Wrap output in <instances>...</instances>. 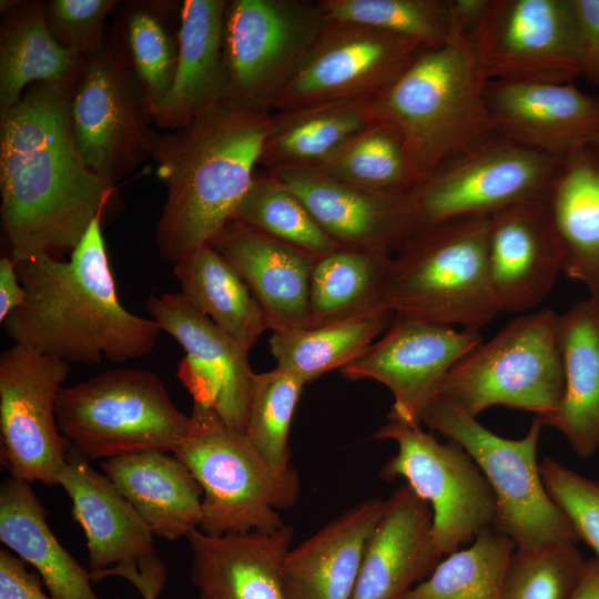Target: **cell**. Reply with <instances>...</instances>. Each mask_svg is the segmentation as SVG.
<instances>
[{
	"instance_id": "44",
	"label": "cell",
	"mask_w": 599,
	"mask_h": 599,
	"mask_svg": "<svg viewBox=\"0 0 599 599\" xmlns=\"http://www.w3.org/2000/svg\"><path fill=\"white\" fill-rule=\"evenodd\" d=\"M540 473L549 496L570 521L578 540L586 542L599 559V481L550 457L540 463Z\"/></svg>"
},
{
	"instance_id": "2",
	"label": "cell",
	"mask_w": 599,
	"mask_h": 599,
	"mask_svg": "<svg viewBox=\"0 0 599 599\" xmlns=\"http://www.w3.org/2000/svg\"><path fill=\"white\" fill-rule=\"evenodd\" d=\"M97 217L68 261L41 254L16 262L22 304L1 325L14 345L67 363H123L148 355L161 328L128 311Z\"/></svg>"
},
{
	"instance_id": "38",
	"label": "cell",
	"mask_w": 599,
	"mask_h": 599,
	"mask_svg": "<svg viewBox=\"0 0 599 599\" xmlns=\"http://www.w3.org/2000/svg\"><path fill=\"white\" fill-rule=\"evenodd\" d=\"M515 542L493 526L466 548L444 556L433 572L403 599H501Z\"/></svg>"
},
{
	"instance_id": "7",
	"label": "cell",
	"mask_w": 599,
	"mask_h": 599,
	"mask_svg": "<svg viewBox=\"0 0 599 599\" xmlns=\"http://www.w3.org/2000/svg\"><path fill=\"white\" fill-rule=\"evenodd\" d=\"M57 419L70 446L89 460L174 453L192 423L156 374L135 367L108 369L63 387Z\"/></svg>"
},
{
	"instance_id": "25",
	"label": "cell",
	"mask_w": 599,
	"mask_h": 599,
	"mask_svg": "<svg viewBox=\"0 0 599 599\" xmlns=\"http://www.w3.org/2000/svg\"><path fill=\"white\" fill-rule=\"evenodd\" d=\"M58 485L71 499L73 517L84 531L90 571L156 555L154 535L134 507L71 446Z\"/></svg>"
},
{
	"instance_id": "3",
	"label": "cell",
	"mask_w": 599,
	"mask_h": 599,
	"mask_svg": "<svg viewBox=\"0 0 599 599\" xmlns=\"http://www.w3.org/2000/svg\"><path fill=\"white\" fill-rule=\"evenodd\" d=\"M272 112L230 98L187 124L155 134L152 159L166 199L155 243L173 265L233 221L260 164Z\"/></svg>"
},
{
	"instance_id": "45",
	"label": "cell",
	"mask_w": 599,
	"mask_h": 599,
	"mask_svg": "<svg viewBox=\"0 0 599 599\" xmlns=\"http://www.w3.org/2000/svg\"><path fill=\"white\" fill-rule=\"evenodd\" d=\"M114 0H51L45 2L50 33L67 50L84 59L104 44L105 21Z\"/></svg>"
},
{
	"instance_id": "47",
	"label": "cell",
	"mask_w": 599,
	"mask_h": 599,
	"mask_svg": "<svg viewBox=\"0 0 599 599\" xmlns=\"http://www.w3.org/2000/svg\"><path fill=\"white\" fill-rule=\"evenodd\" d=\"M581 44L582 75L599 84V0H571Z\"/></svg>"
},
{
	"instance_id": "51",
	"label": "cell",
	"mask_w": 599,
	"mask_h": 599,
	"mask_svg": "<svg viewBox=\"0 0 599 599\" xmlns=\"http://www.w3.org/2000/svg\"><path fill=\"white\" fill-rule=\"evenodd\" d=\"M590 144L599 149V133L590 141Z\"/></svg>"
},
{
	"instance_id": "34",
	"label": "cell",
	"mask_w": 599,
	"mask_h": 599,
	"mask_svg": "<svg viewBox=\"0 0 599 599\" xmlns=\"http://www.w3.org/2000/svg\"><path fill=\"white\" fill-rule=\"evenodd\" d=\"M173 273L186 301L246 351L268 329L245 281L211 244L175 263Z\"/></svg>"
},
{
	"instance_id": "33",
	"label": "cell",
	"mask_w": 599,
	"mask_h": 599,
	"mask_svg": "<svg viewBox=\"0 0 599 599\" xmlns=\"http://www.w3.org/2000/svg\"><path fill=\"white\" fill-rule=\"evenodd\" d=\"M84 67V58L50 33L45 2H19L6 12L0 32V111L16 105L34 83L77 85Z\"/></svg>"
},
{
	"instance_id": "40",
	"label": "cell",
	"mask_w": 599,
	"mask_h": 599,
	"mask_svg": "<svg viewBox=\"0 0 599 599\" xmlns=\"http://www.w3.org/2000/svg\"><path fill=\"white\" fill-rule=\"evenodd\" d=\"M329 21L395 33L437 48L459 37L454 0H318Z\"/></svg>"
},
{
	"instance_id": "43",
	"label": "cell",
	"mask_w": 599,
	"mask_h": 599,
	"mask_svg": "<svg viewBox=\"0 0 599 599\" xmlns=\"http://www.w3.org/2000/svg\"><path fill=\"white\" fill-rule=\"evenodd\" d=\"M585 562L576 542L516 548L506 567L501 599H570Z\"/></svg>"
},
{
	"instance_id": "1",
	"label": "cell",
	"mask_w": 599,
	"mask_h": 599,
	"mask_svg": "<svg viewBox=\"0 0 599 599\" xmlns=\"http://www.w3.org/2000/svg\"><path fill=\"white\" fill-rule=\"evenodd\" d=\"M74 88L34 83L0 111V216L14 262L72 252L115 191L78 152Z\"/></svg>"
},
{
	"instance_id": "31",
	"label": "cell",
	"mask_w": 599,
	"mask_h": 599,
	"mask_svg": "<svg viewBox=\"0 0 599 599\" xmlns=\"http://www.w3.org/2000/svg\"><path fill=\"white\" fill-rule=\"evenodd\" d=\"M31 484L13 477L0 487V540L32 566L51 599H100L91 575L60 544Z\"/></svg>"
},
{
	"instance_id": "41",
	"label": "cell",
	"mask_w": 599,
	"mask_h": 599,
	"mask_svg": "<svg viewBox=\"0 0 599 599\" xmlns=\"http://www.w3.org/2000/svg\"><path fill=\"white\" fill-rule=\"evenodd\" d=\"M233 221L318 257L341 246L316 223L302 200L274 173H256Z\"/></svg>"
},
{
	"instance_id": "12",
	"label": "cell",
	"mask_w": 599,
	"mask_h": 599,
	"mask_svg": "<svg viewBox=\"0 0 599 599\" xmlns=\"http://www.w3.org/2000/svg\"><path fill=\"white\" fill-rule=\"evenodd\" d=\"M327 23L318 1H229L224 24L229 98L271 111Z\"/></svg>"
},
{
	"instance_id": "6",
	"label": "cell",
	"mask_w": 599,
	"mask_h": 599,
	"mask_svg": "<svg viewBox=\"0 0 599 599\" xmlns=\"http://www.w3.org/2000/svg\"><path fill=\"white\" fill-rule=\"evenodd\" d=\"M191 428L174 450L202 489L199 529L210 536L273 531L286 525L280 510L298 499L297 470L280 474L243 432L212 409L194 405Z\"/></svg>"
},
{
	"instance_id": "16",
	"label": "cell",
	"mask_w": 599,
	"mask_h": 599,
	"mask_svg": "<svg viewBox=\"0 0 599 599\" xmlns=\"http://www.w3.org/2000/svg\"><path fill=\"white\" fill-rule=\"evenodd\" d=\"M426 48L370 27L329 21L271 111L338 100L375 99Z\"/></svg>"
},
{
	"instance_id": "8",
	"label": "cell",
	"mask_w": 599,
	"mask_h": 599,
	"mask_svg": "<svg viewBox=\"0 0 599 599\" xmlns=\"http://www.w3.org/2000/svg\"><path fill=\"white\" fill-rule=\"evenodd\" d=\"M420 423L460 445L485 475L495 496L493 527L516 548L576 542L578 537L544 484L537 448L541 427L535 417L519 439L498 436L454 402L434 395Z\"/></svg>"
},
{
	"instance_id": "21",
	"label": "cell",
	"mask_w": 599,
	"mask_h": 599,
	"mask_svg": "<svg viewBox=\"0 0 599 599\" xmlns=\"http://www.w3.org/2000/svg\"><path fill=\"white\" fill-rule=\"evenodd\" d=\"M545 196L489 216L487 267L501 312L528 313L537 308L561 272Z\"/></svg>"
},
{
	"instance_id": "19",
	"label": "cell",
	"mask_w": 599,
	"mask_h": 599,
	"mask_svg": "<svg viewBox=\"0 0 599 599\" xmlns=\"http://www.w3.org/2000/svg\"><path fill=\"white\" fill-rule=\"evenodd\" d=\"M272 173L302 200L319 227L341 247L394 254L415 230L410 192L358 187L316 167Z\"/></svg>"
},
{
	"instance_id": "18",
	"label": "cell",
	"mask_w": 599,
	"mask_h": 599,
	"mask_svg": "<svg viewBox=\"0 0 599 599\" xmlns=\"http://www.w3.org/2000/svg\"><path fill=\"white\" fill-rule=\"evenodd\" d=\"M146 311L185 351L177 375L193 404L212 409L227 426L244 433L255 374L248 351L181 293L150 296Z\"/></svg>"
},
{
	"instance_id": "24",
	"label": "cell",
	"mask_w": 599,
	"mask_h": 599,
	"mask_svg": "<svg viewBox=\"0 0 599 599\" xmlns=\"http://www.w3.org/2000/svg\"><path fill=\"white\" fill-rule=\"evenodd\" d=\"M210 244L245 281L270 331L307 326L315 256L236 221L230 222Z\"/></svg>"
},
{
	"instance_id": "48",
	"label": "cell",
	"mask_w": 599,
	"mask_h": 599,
	"mask_svg": "<svg viewBox=\"0 0 599 599\" xmlns=\"http://www.w3.org/2000/svg\"><path fill=\"white\" fill-rule=\"evenodd\" d=\"M27 562L9 549L0 550V599H51L42 580L28 571Z\"/></svg>"
},
{
	"instance_id": "4",
	"label": "cell",
	"mask_w": 599,
	"mask_h": 599,
	"mask_svg": "<svg viewBox=\"0 0 599 599\" xmlns=\"http://www.w3.org/2000/svg\"><path fill=\"white\" fill-rule=\"evenodd\" d=\"M488 81L468 39L459 35L424 49L374 99L376 116L403 135L418 184L447 161L496 135L486 102Z\"/></svg>"
},
{
	"instance_id": "17",
	"label": "cell",
	"mask_w": 599,
	"mask_h": 599,
	"mask_svg": "<svg viewBox=\"0 0 599 599\" xmlns=\"http://www.w3.org/2000/svg\"><path fill=\"white\" fill-rule=\"evenodd\" d=\"M480 343L476 331L395 315L382 337L339 373L349 380L385 385L394 397L387 417L422 425L441 378Z\"/></svg>"
},
{
	"instance_id": "20",
	"label": "cell",
	"mask_w": 599,
	"mask_h": 599,
	"mask_svg": "<svg viewBox=\"0 0 599 599\" xmlns=\"http://www.w3.org/2000/svg\"><path fill=\"white\" fill-rule=\"evenodd\" d=\"M486 102L496 135L556 158L599 133V97L573 82L488 81Z\"/></svg>"
},
{
	"instance_id": "27",
	"label": "cell",
	"mask_w": 599,
	"mask_h": 599,
	"mask_svg": "<svg viewBox=\"0 0 599 599\" xmlns=\"http://www.w3.org/2000/svg\"><path fill=\"white\" fill-rule=\"evenodd\" d=\"M229 1L185 0L180 4L177 61L171 90L153 123L173 131L229 98L224 24Z\"/></svg>"
},
{
	"instance_id": "50",
	"label": "cell",
	"mask_w": 599,
	"mask_h": 599,
	"mask_svg": "<svg viewBox=\"0 0 599 599\" xmlns=\"http://www.w3.org/2000/svg\"><path fill=\"white\" fill-rule=\"evenodd\" d=\"M570 599H599V559L586 560L580 581Z\"/></svg>"
},
{
	"instance_id": "5",
	"label": "cell",
	"mask_w": 599,
	"mask_h": 599,
	"mask_svg": "<svg viewBox=\"0 0 599 599\" xmlns=\"http://www.w3.org/2000/svg\"><path fill=\"white\" fill-rule=\"evenodd\" d=\"M489 216L417 229L392 255L373 308L476 331L501 313L487 267Z\"/></svg>"
},
{
	"instance_id": "15",
	"label": "cell",
	"mask_w": 599,
	"mask_h": 599,
	"mask_svg": "<svg viewBox=\"0 0 599 599\" xmlns=\"http://www.w3.org/2000/svg\"><path fill=\"white\" fill-rule=\"evenodd\" d=\"M69 363L12 344L0 355L1 460L10 477L58 485L70 448L57 419Z\"/></svg>"
},
{
	"instance_id": "35",
	"label": "cell",
	"mask_w": 599,
	"mask_h": 599,
	"mask_svg": "<svg viewBox=\"0 0 599 599\" xmlns=\"http://www.w3.org/2000/svg\"><path fill=\"white\" fill-rule=\"evenodd\" d=\"M395 314L370 308L319 326L272 332L270 351L276 367L306 384L341 370L389 327Z\"/></svg>"
},
{
	"instance_id": "28",
	"label": "cell",
	"mask_w": 599,
	"mask_h": 599,
	"mask_svg": "<svg viewBox=\"0 0 599 599\" xmlns=\"http://www.w3.org/2000/svg\"><path fill=\"white\" fill-rule=\"evenodd\" d=\"M545 200L561 272L599 297V149L560 156Z\"/></svg>"
},
{
	"instance_id": "10",
	"label": "cell",
	"mask_w": 599,
	"mask_h": 599,
	"mask_svg": "<svg viewBox=\"0 0 599 599\" xmlns=\"http://www.w3.org/2000/svg\"><path fill=\"white\" fill-rule=\"evenodd\" d=\"M373 438L392 440L397 451L380 477H398L428 504L432 535L444 557L470 544L495 518V496L485 475L457 443H440L420 424L387 417Z\"/></svg>"
},
{
	"instance_id": "22",
	"label": "cell",
	"mask_w": 599,
	"mask_h": 599,
	"mask_svg": "<svg viewBox=\"0 0 599 599\" xmlns=\"http://www.w3.org/2000/svg\"><path fill=\"white\" fill-rule=\"evenodd\" d=\"M293 536L290 525L223 536L193 530L186 539L199 599H287L283 565Z\"/></svg>"
},
{
	"instance_id": "39",
	"label": "cell",
	"mask_w": 599,
	"mask_h": 599,
	"mask_svg": "<svg viewBox=\"0 0 599 599\" xmlns=\"http://www.w3.org/2000/svg\"><path fill=\"white\" fill-rule=\"evenodd\" d=\"M166 8L165 2L130 3L116 24L152 120L171 90L177 61V32Z\"/></svg>"
},
{
	"instance_id": "46",
	"label": "cell",
	"mask_w": 599,
	"mask_h": 599,
	"mask_svg": "<svg viewBox=\"0 0 599 599\" xmlns=\"http://www.w3.org/2000/svg\"><path fill=\"white\" fill-rule=\"evenodd\" d=\"M90 575L94 582L108 577L123 578L138 589L143 599H158L166 582V567L158 555L132 565L90 571Z\"/></svg>"
},
{
	"instance_id": "36",
	"label": "cell",
	"mask_w": 599,
	"mask_h": 599,
	"mask_svg": "<svg viewBox=\"0 0 599 599\" xmlns=\"http://www.w3.org/2000/svg\"><path fill=\"white\" fill-rule=\"evenodd\" d=\"M392 255L339 247L316 257L311 275L306 327L373 308Z\"/></svg>"
},
{
	"instance_id": "30",
	"label": "cell",
	"mask_w": 599,
	"mask_h": 599,
	"mask_svg": "<svg viewBox=\"0 0 599 599\" xmlns=\"http://www.w3.org/2000/svg\"><path fill=\"white\" fill-rule=\"evenodd\" d=\"M565 390L542 425L559 430L581 457L599 448V297L589 296L558 316Z\"/></svg>"
},
{
	"instance_id": "49",
	"label": "cell",
	"mask_w": 599,
	"mask_h": 599,
	"mask_svg": "<svg viewBox=\"0 0 599 599\" xmlns=\"http://www.w3.org/2000/svg\"><path fill=\"white\" fill-rule=\"evenodd\" d=\"M24 300V290L20 282L16 262L11 256L0 258V322Z\"/></svg>"
},
{
	"instance_id": "9",
	"label": "cell",
	"mask_w": 599,
	"mask_h": 599,
	"mask_svg": "<svg viewBox=\"0 0 599 599\" xmlns=\"http://www.w3.org/2000/svg\"><path fill=\"white\" fill-rule=\"evenodd\" d=\"M558 316L541 308L510 321L456 363L435 395L474 417L493 406L530 412L540 419L549 417L565 390Z\"/></svg>"
},
{
	"instance_id": "14",
	"label": "cell",
	"mask_w": 599,
	"mask_h": 599,
	"mask_svg": "<svg viewBox=\"0 0 599 599\" xmlns=\"http://www.w3.org/2000/svg\"><path fill=\"white\" fill-rule=\"evenodd\" d=\"M558 160L494 135L440 165L410 192L415 230L455 219L491 216L544 196Z\"/></svg>"
},
{
	"instance_id": "37",
	"label": "cell",
	"mask_w": 599,
	"mask_h": 599,
	"mask_svg": "<svg viewBox=\"0 0 599 599\" xmlns=\"http://www.w3.org/2000/svg\"><path fill=\"white\" fill-rule=\"evenodd\" d=\"M316 169L339 182L379 192L409 193L418 185L403 135L379 118Z\"/></svg>"
},
{
	"instance_id": "26",
	"label": "cell",
	"mask_w": 599,
	"mask_h": 599,
	"mask_svg": "<svg viewBox=\"0 0 599 599\" xmlns=\"http://www.w3.org/2000/svg\"><path fill=\"white\" fill-rule=\"evenodd\" d=\"M385 499L363 500L327 522L284 559L287 599H353L370 536Z\"/></svg>"
},
{
	"instance_id": "11",
	"label": "cell",
	"mask_w": 599,
	"mask_h": 599,
	"mask_svg": "<svg viewBox=\"0 0 599 599\" xmlns=\"http://www.w3.org/2000/svg\"><path fill=\"white\" fill-rule=\"evenodd\" d=\"M71 121L81 159L113 185L152 156L153 120L116 28L85 59L72 95Z\"/></svg>"
},
{
	"instance_id": "13",
	"label": "cell",
	"mask_w": 599,
	"mask_h": 599,
	"mask_svg": "<svg viewBox=\"0 0 599 599\" xmlns=\"http://www.w3.org/2000/svg\"><path fill=\"white\" fill-rule=\"evenodd\" d=\"M465 37L489 81L567 83L582 75L571 0H486Z\"/></svg>"
},
{
	"instance_id": "42",
	"label": "cell",
	"mask_w": 599,
	"mask_h": 599,
	"mask_svg": "<svg viewBox=\"0 0 599 599\" xmlns=\"http://www.w3.org/2000/svg\"><path fill=\"white\" fill-rule=\"evenodd\" d=\"M306 383L280 367L255 373L244 434L280 474L296 471L291 463L290 430Z\"/></svg>"
},
{
	"instance_id": "29",
	"label": "cell",
	"mask_w": 599,
	"mask_h": 599,
	"mask_svg": "<svg viewBox=\"0 0 599 599\" xmlns=\"http://www.w3.org/2000/svg\"><path fill=\"white\" fill-rule=\"evenodd\" d=\"M100 467L154 537L175 541L199 529L202 489L174 454L135 453L101 460Z\"/></svg>"
},
{
	"instance_id": "32",
	"label": "cell",
	"mask_w": 599,
	"mask_h": 599,
	"mask_svg": "<svg viewBox=\"0 0 599 599\" xmlns=\"http://www.w3.org/2000/svg\"><path fill=\"white\" fill-rule=\"evenodd\" d=\"M376 118L374 99L327 101L272 112L260 164L270 172L316 167Z\"/></svg>"
},
{
	"instance_id": "23",
	"label": "cell",
	"mask_w": 599,
	"mask_h": 599,
	"mask_svg": "<svg viewBox=\"0 0 599 599\" xmlns=\"http://www.w3.org/2000/svg\"><path fill=\"white\" fill-rule=\"evenodd\" d=\"M441 558L432 535L430 507L404 483L385 499L353 599H403Z\"/></svg>"
}]
</instances>
